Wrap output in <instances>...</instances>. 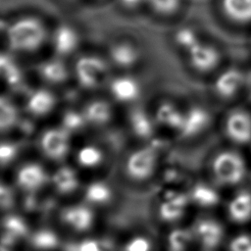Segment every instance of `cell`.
Instances as JSON below:
<instances>
[{"instance_id": "obj_22", "label": "cell", "mask_w": 251, "mask_h": 251, "mask_svg": "<svg viewBox=\"0 0 251 251\" xmlns=\"http://www.w3.org/2000/svg\"><path fill=\"white\" fill-rule=\"evenodd\" d=\"M128 125L134 135L140 138H148L154 130V121L151 116L139 108H132L128 113Z\"/></svg>"}, {"instance_id": "obj_13", "label": "cell", "mask_w": 251, "mask_h": 251, "mask_svg": "<svg viewBox=\"0 0 251 251\" xmlns=\"http://www.w3.org/2000/svg\"><path fill=\"white\" fill-rule=\"evenodd\" d=\"M189 64L198 72L207 73L215 69L221 59L218 49L210 43L199 40L187 52Z\"/></svg>"}, {"instance_id": "obj_21", "label": "cell", "mask_w": 251, "mask_h": 251, "mask_svg": "<svg viewBox=\"0 0 251 251\" xmlns=\"http://www.w3.org/2000/svg\"><path fill=\"white\" fill-rule=\"evenodd\" d=\"M51 181L55 190L63 195L75 192L79 185L78 175L73 168L68 166L59 168L51 177Z\"/></svg>"}, {"instance_id": "obj_16", "label": "cell", "mask_w": 251, "mask_h": 251, "mask_svg": "<svg viewBox=\"0 0 251 251\" xmlns=\"http://www.w3.org/2000/svg\"><path fill=\"white\" fill-rule=\"evenodd\" d=\"M246 84V75L235 68L223 71L214 81V90L222 98H231Z\"/></svg>"}, {"instance_id": "obj_37", "label": "cell", "mask_w": 251, "mask_h": 251, "mask_svg": "<svg viewBox=\"0 0 251 251\" xmlns=\"http://www.w3.org/2000/svg\"><path fill=\"white\" fill-rule=\"evenodd\" d=\"M229 251H251V236L245 233L234 236L228 245Z\"/></svg>"}, {"instance_id": "obj_28", "label": "cell", "mask_w": 251, "mask_h": 251, "mask_svg": "<svg viewBox=\"0 0 251 251\" xmlns=\"http://www.w3.org/2000/svg\"><path fill=\"white\" fill-rule=\"evenodd\" d=\"M193 241L194 237L191 228H178L171 232L169 235L168 244L171 251H186Z\"/></svg>"}, {"instance_id": "obj_42", "label": "cell", "mask_w": 251, "mask_h": 251, "mask_svg": "<svg viewBox=\"0 0 251 251\" xmlns=\"http://www.w3.org/2000/svg\"><path fill=\"white\" fill-rule=\"evenodd\" d=\"M6 25H7V23L0 22V34H2V35H4V31H5V28H6Z\"/></svg>"}, {"instance_id": "obj_24", "label": "cell", "mask_w": 251, "mask_h": 251, "mask_svg": "<svg viewBox=\"0 0 251 251\" xmlns=\"http://www.w3.org/2000/svg\"><path fill=\"white\" fill-rule=\"evenodd\" d=\"M21 120L16 102L8 95L0 94V132L15 128Z\"/></svg>"}, {"instance_id": "obj_36", "label": "cell", "mask_w": 251, "mask_h": 251, "mask_svg": "<svg viewBox=\"0 0 251 251\" xmlns=\"http://www.w3.org/2000/svg\"><path fill=\"white\" fill-rule=\"evenodd\" d=\"M152 242L144 235H135L129 238L124 245L123 251H151Z\"/></svg>"}, {"instance_id": "obj_35", "label": "cell", "mask_w": 251, "mask_h": 251, "mask_svg": "<svg viewBox=\"0 0 251 251\" xmlns=\"http://www.w3.org/2000/svg\"><path fill=\"white\" fill-rule=\"evenodd\" d=\"M5 233L10 238L23 236L26 232V226L23 220L17 217H8L4 222Z\"/></svg>"}, {"instance_id": "obj_34", "label": "cell", "mask_w": 251, "mask_h": 251, "mask_svg": "<svg viewBox=\"0 0 251 251\" xmlns=\"http://www.w3.org/2000/svg\"><path fill=\"white\" fill-rule=\"evenodd\" d=\"M33 245L40 250L53 249L58 242L55 233L49 230H41L36 232L32 238Z\"/></svg>"}, {"instance_id": "obj_12", "label": "cell", "mask_w": 251, "mask_h": 251, "mask_svg": "<svg viewBox=\"0 0 251 251\" xmlns=\"http://www.w3.org/2000/svg\"><path fill=\"white\" fill-rule=\"evenodd\" d=\"M225 132L235 144L243 145L251 141V115L245 111L231 112L225 122Z\"/></svg>"}, {"instance_id": "obj_33", "label": "cell", "mask_w": 251, "mask_h": 251, "mask_svg": "<svg viewBox=\"0 0 251 251\" xmlns=\"http://www.w3.org/2000/svg\"><path fill=\"white\" fill-rule=\"evenodd\" d=\"M19 145L11 140H0V166L11 164L19 154Z\"/></svg>"}, {"instance_id": "obj_18", "label": "cell", "mask_w": 251, "mask_h": 251, "mask_svg": "<svg viewBox=\"0 0 251 251\" xmlns=\"http://www.w3.org/2000/svg\"><path fill=\"white\" fill-rule=\"evenodd\" d=\"M189 195L181 192H174L169 194L160 203L158 212L163 221L176 222L179 220L185 213L189 204Z\"/></svg>"}, {"instance_id": "obj_9", "label": "cell", "mask_w": 251, "mask_h": 251, "mask_svg": "<svg viewBox=\"0 0 251 251\" xmlns=\"http://www.w3.org/2000/svg\"><path fill=\"white\" fill-rule=\"evenodd\" d=\"M67 59L53 54V56L41 60L36 66V73L44 85L58 86L68 81L72 76V67L68 65Z\"/></svg>"}, {"instance_id": "obj_7", "label": "cell", "mask_w": 251, "mask_h": 251, "mask_svg": "<svg viewBox=\"0 0 251 251\" xmlns=\"http://www.w3.org/2000/svg\"><path fill=\"white\" fill-rule=\"evenodd\" d=\"M106 57L113 68L121 72H130L140 63L141 51L133 41L120 39L109 45Z\"/></svg>"}, {"instance_id": "obj_4", "label": "cell", "mask_w": 251, "mask_h": 251, "mask_svg": "<svg viewBox=\"0 0 251 251\" xmlns=\"http://www.w3.org/2000/svg\"><path fill=\"white\" fill-rule=\"evenodd\" d=\"M72 134L60 125L45 128L39 135V149L50 160L61 161L69 153Z\"/></svg>"}, {"instance_id": "obj_15", "label": "cell", "mask_w": 251, "mask_h": 251, "mask_svg": "<svg viewBox=\"0 0 251 251\" xmlns=\"http://www.w3.org/2000/svg\"><path fill=\"white\" fill-rule=\"evenodd\" d=\"M16 181L20 188L27 192H34L40 189L47 181L45 169L34 162L23 165L17 172Z\"/></svg>"}, {"instance_id": "obj_5", "label": "cell", "mask_w": 251, "mask_h": 251, "mask_svg": "<svg viewBox=\"0 0 251 251\" xmlns=\"http://www.w3.org/2000/svg\"><path fill=\"white\" fill-rule=\"evenodd\" d=\"M106 88L109 91L110 99L125 105L133 104L142 92L140 81L130 72L113 75Z\"/></svg>"}, {"instance_id": "obj_25", "label": "cell", "mask_w": 251, "mask_h": 251, "mask_svg": "<svg viewBox=\"0 0 251 251\" xmlns=\"http://www.w3.org/2000/svg\"><path fill=\"white\" fill-rule=\"evenodd\" d=\"M103 150L95 144H85L76 151L75 159L79 166L86 169H93L100 166L104 161Z\"/></svg>"}, {"instance_id": "obj_43", "label": "cell", "mask_w": 251, "mask_h": 251, "mask_svg": "<svg viewBox=\"0 0 251 251\" xmlns=\"http://www.w3.org/2000/svg\"><path fill=\"white\" fill-rule=\"evenodd\" d=\"M66 2H75V1H78V0H64Z\"/></svg>"}, {"instance_id": "obj_31", "label": "cell", "mask_w": 251, "mask_h": 251, "mask_svg": "<svg viewBox=\"0 0 251 251\" xmlns=\"http://www.w3.org/2000/svg\"><path fill=\"white\" fill-rule=\"evenodd\" d=\"M146 5L158 15L170 16L179 9L181 0H146Z\"/></svg>"}, {"instance_id": "obj_41", "label": "cell", "mask_w": 251, "mask_h": 251, "mask_svg": "<svg viewBox=\"0 0 251 251\" xmlns=\"http://www.w3.org/2000/svg\"><path fill=\"white\" fill-rule=\"evenodd\" d=\"M246 86H247L249 94L251 96V72L246 75Z\"/></svg>"}, {"instance_id": "obj_30", "label": "cell", "mask_w": 251, "mask_h": 251, "mask_svg": "<svg viewBox=\"0 0 251 251\" xmlns=\"http://www.w3.org/2000/svg\"><path fill=\"white\" fill-rule=\"evenodd\" d=\"M189 197L190 200H193L201 206H212L218 201V194L216 191L205 184L196 185L193 188L192 193L189 194Z\"/></svg>"}, {"instance_id": "obj_20", "label": "cell", "mask_w": 251, "mask_h": 251, "mask_svg": "<svg viewBox=\"0 0 251 251\" xmlns=\"http://www.w3.org/2000/svg\"><path fill=\"white\" fill-rule=\"evenodd\" d=\"M208 124V115L205 110L194 107L183 112L178 130L186 136L194 135L201 131Z\"/></svg>"}, {"instance_id": "obj_32", "label": "cell", "mask_w": 251, "mask_h": 251, "mask_svg": "<svg viewBox=\"0 0 251 251\" xmlns=\"http://www.w3.org/2000/svg\"><path fill=\"white\" fill-rule=\"evenodd\" d=\"M175 40L177 46H179L183 51L187 52L201 39L193 29L189 27H182L176 32Z\"/></svg>"}, {"instance_id": "obj_38", "label": "cell", "mask_w": 251, "mask_h": 251, "mask_svg": "<svg viewBox=\"0 0 251 251\" xmlns=\"http://www.w3.org/2000/svg\"><path fill=\"white\" fill-rule=\"evenodd\" d=\"M15 195L9 185L0 181V210H8L14 206Z\"/></svg>"}, {"instance_id": "obj_17", "label": "cell", "mask_w": 251, "mask_h": 251, "mask_svg": "<svg viewBox=\"0 0 251 251\" xmlns=\"http://www.w3.org/2000/svg\"><path fill=\"white\" fill-rule=\"evenodd\" d=\"M61 218L66 226L77 232L87 231L94 223V214L85 205H72L65 208Z\"/></svg>"}, {"instance_id": "obj_2", "label": "cell", "mask_w": 251, "mask_h": 251, "mask_svg": "<svg viewBox=\"0 0 251 251\" xmlns=\"http://www.w3.org/2000/svg\"><path fill=\"white\" fill-rule=\"evenodd\" d=\"M72 67V76L79 88L85 91H96L107 87L112 69L107 57L88 52L76 56Z\"/></svg>"}, {"instance_id": "obj_1", "label": "cell", "mask_w": 251, "mask_h": 251, "mask_svg": "<svg viewBox=\"0 0 251 251\" xmlns=\"http://www.w3.org/2000/svg\"><path fill=\"white\" fill-rule=\"evenodd\" d=\"M50 29L35 15H23L6 25L4 39L8 50L17 55H31L48 44Z\"/></svg>"}, {"instance_id": "obj_26", "label": "cell", "mask_w": 251, "mask_h": 251, "mask_svg": "<svg viewBox=\"0 0 251 251\" xmlns=\"http://www.w3.org/2000/svg\"><path fill=\"white\" fill-rule=\"evenodd\" d=\"M60 126L64 127L71 134L79 132L87 126V123L83 116L82 110L75 108H69L65 110L61 116Z\"/></svg>"}, {"instance_id": "obj_29", "label": "cell", "mask_w": 251, "mask_h": 251, "mask_svg": "<svg viewBox=\"0 0 251 251\" xmlns=\"http://www.w3.org/2000/svg\"><path fill=\"white\" fill-rule=\"evenodd\" d=\"M182 114L183 112L178 110L176 106L165 103L158 108L157 117L159 122L162 124L173 126L178 130L182 119Z\"/></svg>"}, {"instance_id": "obj_40", "label": "cell", "mask_w": 251, "mask_h": 251, "mask_svg": "<svg viewBox=\"0 0 251 251\" xmlns=\"http://www.w3.org/2000/svg\"><path fill=\"white\" fill-rule=\"evenodd\" d=\"M120 7L127 11H134L146 5V0H117Z\"/></svg>"}, {"instance_id": "obj_3", "label": "cell", "mask_w": 251, "mask_h": 251, "mask_svg": "<svg viewBox=\"0 0 251 251\" xmlns=\"http://www.w3.org/2000/svg\"><path fill=\"white\" fill-rule=\"evenodd\" d=\"M211 172L219 184L233 186L244 179L247 168L245 160L239 153L233 150H224L214 156Z\"/></svg>"}, {"instance_id": "obj_10", "label": "cell", "mask_w": 251, "mask_h": 251, "mask_svg": "<svg viewBox=\"0 0 251 251\" xmlns=\"http://www.w3.org/2000/svg\"><path fill=\"white\" fill-rule=\"evenodd\" d=\"M58 98L51 87L42 85L30 89L25 99V112L32 118H43L56 108Z\"/></svg>"}, {"instance_id": "obj_19", "label": "cell", "mask_w": 251, "mask_h": 251, "mask_svg": "<svg viewBox=\"0 0 251 251\" xmlns=\"http://www.w3.org/2000/svg\"><path fill=\"white\" fill-rule=\"evenodd\" d=\"M227 216L235 224H245L251 220V192L241 190L229 200Z\"/></svg>"}, {"instance_id": "obj_39", "label": "cell", "mask_w": 251, "mask_h": 251, "mask_svg": "<svg viewBox=\"0 0 251 251\" xmlns=\"http://www.w3.org/2000/svg\"><path fill=\"white\" fill-rule=\"evenodd\" d=\"M75 251H104V248L98 240L85 239L76 245Z\"/></svg>"}, {"instance_id": "obj_23", "label": "cell", "mask_w": 251, "mask_h": 251, "mask_svg": "<svg viewBox=\"0 0 251 251\" xmlns=\"http://www.w3.org/2000/svg\"><path fill=\"white\" fill-rule=\"evenodd\" d=\"M224 14L237 24L251 23V0H222Z\"/></svg>"}, {"instance_id": "obj_6", "label": "cell", "mask_w": 251, "mask_h": 251, "mask_svg": "<svg viewBox=\"0 0 251 251\" xmlns=\"http://www.w3.org/2000/svg\"><path fill=\"white\" fill-rule=\"evenodd\" d=\"M48 44H50L54 55L67 59L78 51L79 31L71 24L57 25L53 29H50Z\"/></svg>"}, {"instance_id": "obj_8", "label": "cell", "mask_w": 251, "mask_h": 251, "mask_svg": "<svg viewBox=\"0 0 251 251\" xmlns=\"http://www.w3.org/2000/svg\"><path fill=\"white\" fill-rule=\"evenodd\" d=\"M157 153L151 147H141L132 151L126 161V172L134 180L151 177L157 168Z\"/></svg>"}, {"instance_id": "obj_11", "label": "cell", "mask_w": 251, "mask_h": 251, "mask_svg": "<svg viewBox=\"0 0 251 251\" xmlns=\"http://www.w3.org/2000/svg\"><path fill=\"white\" fill-rule=\"evenodd\" d=\"M191 231L194 241L207 251L217 248L225 236L223 226L213 218L198 219L192 226Z\"/></svg>"}, {"instance_id": "obj_14", "label": "cell", "mask_w": 251, "mask_h": 251, "mask_svg": "<svg viewBox=\"0 0 251 251\" xmlns=\"http://www.w3.org/2000/svg\"><path fill=\"white\" fill-rule=\"evenodd\" d=\"M87 126H104L108 125L114 116V108L109 99L92 98L81 107Z\"/></svg>"}, {"instance_id": "obj_27", "label": "cell", "mask_w": 251, "mask_h": 251, "mask_svg": "<svg viewBox=\"0 0 251 251\" xmlns=\"http://www.w3.org/2000/svg\"><path fill=\"white\" fill-rule=\"evenodd\" d=\"M85 200L93 205H104L112 198L111 187L103 181L90 183L84 191Z\"/></svg>"}]
</instances>
